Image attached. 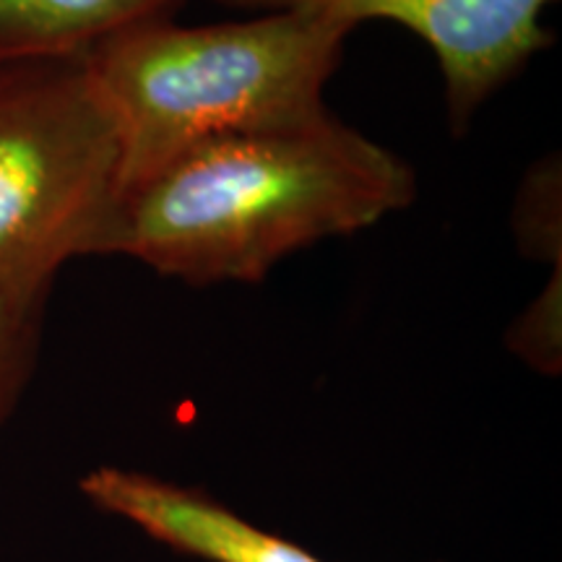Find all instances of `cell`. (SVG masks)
<instances>
[{
  "instance_id": "obj_3",
  "label": "cell",
  "mask_w": 562,
  "mask_h": 562,
  "mask_svg": "<svg viewBox=\"0 0 562 562\" xmlns=\"http://www.w3.org/2000/svg\"><path fill=\"white\" fill-rule=\"evenodd\" d=\"M121 180V128L83 55L0 68V292L47 294L94 256Z\"/></svg>"
},
{
  "instance_id": "obj_7",
  "label": "cell",
  "mask_w": 562,
  "mask_h": 562,
  "mask_svg": "<svg viewBox=\"0 0 562 562\" xmlns=\"http://www.w3.org/2000/svg\"><path fill=\"white\" fill-rule=\"evenodd\" d=\"M510 227L526 258L552 266L562 263V172L560 157L533 161L518 188Z\"/></svg>"
},
{
  "instance_id": "obj_6",
  "label": "cell",
  "mask_w": 562,
  "mask_h": 562,
  "mask_svg": "<svg viewBox=\"0 0 562 562\" xmlns=\"http://www.w3.org/2000/svg\"><path fill=\"white\" fill-rule=\"evenodd\" d=\"M186 0H0V68L83 55L136 21L175 16Z\"/></svg>"
},
{
  "instance_id": "obj_4",
  "label": "cell",
  "mask_w": 562,
  "mask_h": 562,
  "mask_svg": "<svg viewBox=\"0 0 562 562\" xmlns=\"http://www.w3.org/2000/svg\"><path fill=\"white\" fill-rule=\"evenodd\" d=\"M227 9L313 11L349 26L393 21L430 47L446 83L453 131L472 123L476 110L516 79L533 55L550 47L544 11L552 0H214Z\"/></svg>"
},
{
  "instance_id": "obj_5",
  "label": "cell",
  "mask_w": 562,
  "mask_h": 562,
  "mask_svg": "<svg viewBox=\"0 0 562 562\" xmlns=\"http://www.w3.org/2000/svg\"><path fill=\"white\" fill-rule=\"evenodd\" d=\"M97 508L136 524L161 544L209 562H323L290 539H281L235 516L201 492L157 476L102 467L81 480Z\"/></svg>"
},
{
  "instance_id": "obj_8",
  "label": "cell",
  "mask_w": 562,
  "mask_h": 562,
  "mask_svg": "<svg viewBox=\"0 0 562 562\" xmlns=\"http://www.w3.org/2000/svg\"><path fill=\"white\" fill-rule=\"evenodd\" d=\"M47 294L0 292V425L9 419L37 360Z\"/></svg>"
},
{
  "instance_id": "obj_2",
  "label": "cell",
  "mask_w": 562,
  "mask_h": 562,
  "mask_svg": "<svg viewBox=\"0 0 562 562\" xmlns=\"http://www.w3.org/2000/svg\"><path fill=\"white\" fill-rule=\"evenodd\" d=\"M355 26L313 11L222 24L154 16L83 53L123 144L121 191L203 140L318 121Z\"/></svg>"
},
{
  "instance_id": "obj_1",
  "label": "cell",
  "mask_w": 562,
  "mask_h": 562,
  "mask_svg": "<svg viewBox=\"0 0 562 562\" xmlns=\"http://www.w3.org/2000/svg\"><path fill=\"white\" fill-rule=\"evenodd\" d=\"M412 167L326 112L195 144L128 182L94 256L193 286L252 284L286 256L406 209Z\"/></svg>"
},
{
  "instance_id": "obj_9",
  "label": "cell",
  "mask_w": 562,
  "mask_h": 562,
  "mask_svg": "<svg viewBox=\"0 0 562 562\" xmlns=\"http://www.w3.org/2000/svg\"><path fill=\"white\" fill-rule=\"evenodd\" d=\"M562 336V263L552 266L550 279L518 321L510 326L508 347L539 370H558Z\"/></svg>"
}]
</instances>
